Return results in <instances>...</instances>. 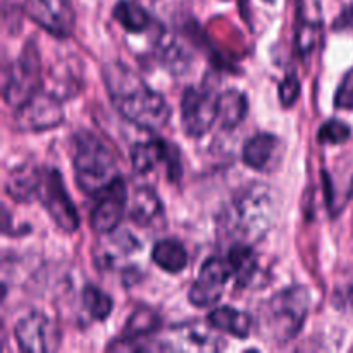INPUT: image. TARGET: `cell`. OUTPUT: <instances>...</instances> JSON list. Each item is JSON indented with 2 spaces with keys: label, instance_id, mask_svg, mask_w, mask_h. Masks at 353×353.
<instances>
[{
  "label": "cell",
  "instance_id": "cell-27",
  "mask_svg": "<svg viewBox=\"0 0 353 353\" xmlns=\"http://www.w3.org/2000/svg\"><path fill=\"white\" fill-rule=\"evenodd\" d=\"M352 130L347 123L340 119H330L321 126L317 140L327 145H343L350 138Z\"/></svg>",
  "mask_w": 353,
  "mask_h": 353
},
{
  "label": "cell",
  "instance_id": "cell-28",
  "mask_svg": "<svg viewBox=\"0 0 353 353\" xmlns=\"http://www.w3.org/2000/svg\"><path fill=\"white\" fill-rule=\"evenodd\" d=\"M321 23L319 21H302L296 30V47L302 55L309 54L317 43V37H319Z\"/></svg>",
  "mask_w": 353,
  "mask_h": 353
},
{
  "label": "cell",
  "instance_id": "cell-25",
  "mask_svg": "<svg viewBox=\"0 0 353 353\" xmlns=\"http://www.w3.org/2000/svg\"><path fill=\"white\" fill-rule=\"evenodd\" d=\"M103 236H107V241L103 243L102 257L100 259H105L109 264L112 261H116V255H130L133 254V252L140 250L141 247L140 241H138L133 234L128 233V231L119 233V231L116 230L109 234H103Z\"/></svg>",
  "mask_w": 353,
  "mask_h": 353
},
{
  "label": "cell",
  "instance_id": "cell-13",
  "mask_svg": "<svg viewBox=\"0 0 353 353\" xmlns=\"http://www.w3.org/2000/svg\"><path fill=\"white\" fill-rule=\"evenodd\" d=\"M128 190L124 179L116 178L99 196L90 214V226L95 233L109 234L117 230L126 210Z\"/></svg>",
  "mask_w": 353,
  "mask_h": 353
},
{
  "label": "cell",
  "instance_id": "cell-26",
  "mask_svg": "<svg viewBox=\"0 0 353 353\" xmlns=\"http://www.w3.org/2000/svg\"><path fill=\"white\" fill-rule=\"evenodd\" d=\"M83 305L90 317L95 321H105L114 309V302L110 295L102 292L93 285H86L83 288Z\"/></svg>",
  "mask_w": 353,
  "mask_h": 353
},
{
  "label": "cell",
  "instance_id": "cell-1",
  "mask_svg": "<svg viewBox=\"0 0 353 353\" xmlns=\"http://www.w3.org/2000/svg\"><path fill=\"white\" fill-rule=\"evenodd\" d=\"M103 83L114 109L137 128L159 131L171 119V107L159 92L152 90L137 72L124 64L103 65Z\"/></svg>",
  "mask_w": 353,
  "mask_h": 353
},
{
  "label": "cell",
  "instance_id": "cell-24",
  "mask_svg": "<svg viewBox=\"0 0 353 353\" xmlns=\"http://www.w3.org/2000/svg\"><path fill=\"white\" fill-rule=\"evenodd\" d=\"M161 326V317L152 309H137L124 324V333L119 341H138L150 336Z\"/></svg>",
  "mask_w": 353,
  "mask_h": 353
},
{
  "label": "cell",
  "instance_id": "cell-4",
  "mask_svg": "<svg viewBox=\"0 0 353 353\" xmlns=\"http://www.w3.org/2000/svg\"><path fill=\"white\" fill-rule=\"evenodd\" d=\"M72 168L79 190L90 196H99L119 178L114 154L90 131H79L72 138Z\"/></svg>",
  "mask_w": 353,
  "mask_h": 353
},
{
  "label": "cell",
  "instance_id": "cell-19",
  "mask_svg": "<svg viewBox=\"0 0 353 353\" xmlns=\"http://www.w3.org/2000/svg\"><path fill=\"white\" fill-rule=\"evenodd\" d=\"M152 261L162 271L169 272V274H178V272L185 271V268L188 265V252L181 241L168 238V240H161L154 245Z\"/></svg>",
  "mask_w": 353,
  "mask_h": 353
},
{
  "label": "cell",
  "instance_id": "cell-12",
  "mask_svg": "<svg viewBox=\"0 0 353 353\" xmlns=\"http://www.w3.org/2000/svg\"><path fill=\"white\" fill-rule=\"evenodd\" d=\"M231 278H233V269H231L228 259L226 261L217 257L209 259L207 262H203L199 278L190 288V303L199 307V309L212 307L214 303L219 302L224 286Z\"/></svg>",
  "mask_w": 353,
  "mask_h": 353
},
{
  "label": "cell",
  "instance_id": "cell-11",
  "mask_svg": "<svg viewBox=\"0 0 353 353\" xmlns=\"http://www.w3.org/2000/svg\"><path fill=\"white\" fill-rule=\"evenodd\" d=\"M216 327L207 323H185L171 327L161 340V348L174 352H217L224 347Z\"/></svg>",
  "mask_w": 353,
  "mask_h": 353
},
{
  "label": "cell",
  "instance_id": "cell-18",
  "mask_svg": "<svg viewBox=\"0 0 353 353\" xmlns=\"http://www.w3.org/2000/svg\"><path fill=\"white\" fill-rule=\"evenodd\" d=\"M164 217V207L152 186H140L130 207V219L141 228H150Z\"/></svg>",
  "mask_w": 353,
  "mask_h": 353
},
{
  "label": "cell",
  "instance_id": "cell-14",
  "mask_svg": "<svg viewBox=\"0 0 353 353\" xmlns=\"http://www.w3.org/2000/svg\"><path fill=\"white\" fill-rule=\"evenodd\" d=\"M161 164L168 165V174L171 181L181 178V161L174 145L164 140L140 141L131 148V165L138 174H147Z\"/></svg>",
  "mask_w": 353,
  "mask_h": 353
},
{
  "label": "cell",
  "instance_id": "cell-2",
  "mask_svg": "<svg viewBox=\"0 0 353 353\" xmlns=\"http://www.w3.org/2000/svg\"><path fill=\"white\" fill-rule=\"evenodd\" d=\"M276 210V195L271 186L252 183L234 193L221 210V236L233 243L252 247L271 231Z\"/></svg>",
  "mask_w": 353,
  "mask_h": 353
},
{
  "label": "cell",
  "instance_id": "cell-6",
  "mask_svg": "<svg viewBox=\"0 0 353 353\" xmlns=\"http://www.w3.org/2000/svg\"><path fill=\"white\" fill-rule=\"evenodd\" d=\"M37 199L47 210L50 219L57 224L64 233H74L79 228V216L65 190L62 176L57 169L41 168L40 186Z\"/></svg>",
  "mask_w": 353,
  "mask_h": 353
},
{
  "label": "cell",
  "instance_id": "cell-5",
  "mask_svg": "<svg viewBox=\"0 0 353 353\" xmlns=\"http://www.w3.org/2000/svg\"><path fill=\"white\" fill-rule=\"evenodd\" d=\"M41 90V59L34 41L24 45L23 52L10 64L3 81V100L19 107Z\"/></svg>",
  "mask_w": 353,
  "mask_h": 353
},
{
  "label": "cell",
  "instance_id": "cell-3",
  "mask_svg": "<svg viewBox=\"0 0 353 353\" xmlns=\"http://www.w3.org/2000/svg\"><path fill=\"white\" fill-rule=\"evenodd\" d=\"M309 309V290L300 285L281 290L261 305L259 331L272 343H288L300 334Z\"/></svg>",
  "mask_w": 353,
  "mask_h": 353
},
{
  "label": "cell",
  "instance_id": "cell-7",
  "mask_svg": "<svg viewBox=\"0 0 353 353\" xmlns=\"http://www.w3.org/2000/svg\"><path fill=\"white\" fill-rule=\"evenodd\" d=\"M62 119H64V110L57 95L40 90L14 109L12 126L21 133H43L61 126Z\"/></svg>",
  "mask_w": 353,
  "mask_h": 353
},
{
  "label": "cell",
  "instance_id": "cell-22",
  "mask_svg": "<svg viewBox=\"0 0 353 353\" xmlns=\"http://www.w3.org/2000/svg\"><path fill=\"white\" fill-rule=\"evenodd\" d=\"M248 112V100L238 90H228L219 95V116L217 121L223 130H234L243 123Z\"/></svg>",
  "mask_w": 353,
  "mask_h": 353
},
{
  "label": "cell",
  "instance_id": "cell-15",
  "mask_svg": "<svg viewBox=\"0 0 353 353\" xmlns=\"http://www.w3.org/2000/svg\"><path fill=\"white\" fill-rule=\"evenodd\" d=\"M283 154V143L278 137L271 133H259L248 138L245 143L243 162L248 168L261 172H269L276 169Z\"/></svg>",
  "mask_w": 353,
  "mask_h": 353
},
{
  "label": "cell",
  "instance_id": "cell-10",
  "mask_svg": "<svg viewBox=\"0 0 353 353\" xmlns=\"http://www.w3.org/2000/svg\"><path fill=\"white\" fill-rule=\"evenodd\" d=\"M23 10L34 24L57 38L71 37L76 12L71 0H24Z\"/></svg>",
  "mask_w": 353,
  "mask_h": 353
},
{
  "label": "cell",
  "instance_id": "cell-23",
  "mask_svg": "<svg viewBox=\"0 0 353 353\" xmlns=\"http://www.w3.org/2000/svg\"><path fill=\"white\" fill-rule=\"evenodd\" d=\"M228 262L233 269V278L238 286H247L257 272V259L250 245L234 243L228 254Z\"/></svg>",
  "mask_w": 353,
  "mask_h": 353
},
{
  "label": "cell",
  "instance_id": "cell-8",
  "mask_svg": "<svg viewBox=\"0 0 353 353\" xmlns=\"http://www.w3.org/2000/svg\"><path fill=\"white\" fill-rule=\"evenodd\" d=\"M219 116V95L207 86H188L181 97V126L186 137L200 138Z\"/></svg>",
  "mask_w": 353,
  "mask_h": 353
},
{
  "label": "cell",
  "instance_id": "cell-32",
  "mask_svg": "<svg viewBox=\"0 0 353 353\" xmlns=\"http://www.w3.org/2000/svg\"><path fill=\"white\" fill-rule=\"evenodd\" d=\"M265 2H268V3H274L276 0H265Z\"/></svg>",
  "mask_w": 353,
  "mask_h": 353
},
{
  "label": "cell",
  "instance_id": "cell-20",
  "mask_svg": "<svg viewBox=\"0 0 353 353\" xmlns=\"http://www.w3.org/2000/svg\"><path fill=\"white\" fill-rule=\"evenodd\" d=\"M210 324L216 327L217 331L236 336L240 340L248 338L252 331V317L247 312L233 309V307H217L207 317Z\"/></svg>",
  "mask_w": 353,
  "mask_h": 353
},
{
  "label": "cell",
  "instance_id": "cell-30",
  "mask_svg": "<svg viewBox=\"0 0 353 353\" xmlns=\"http://www.w3.org/2000/svg\"><path fill=\"white\" fill-rule=\"evenodd\" d=\"M336 109H353V68L345 74L336 95H334Z\"/></svg>",
  "mask_w": 353,
  "mask_h": 353
},
{
  "label": "cell",
  "instance_id": "cell-31",
  "mask_svg": "<svg viewBox=\"0 0 353 353\" xmlns=\"http://www.w3.org/2000/svg\"><path fill=\"white\" fill-rule=\"evenodd\" d=\"M336 30H353V7H348L336 19Z\"/></svg>",
  "mask_w": 353,
  "mask_h": 353
},
{
  "label": "cell",
  "instance_id": "cell-17",
  "mask_svg": "<svg viewBox=\"0 0 353 353\" xmlns=\"http://www.w3.org/2000/svg\"><path fill=\"white\" fill-rule=\"evenodd\" d=\"M41 168H33L30 164H24L10 171L6 179V193L12 200L19 203H30L31 200H37L38 186H40Z\"/></svg>",
  "mask_w": 353,
  "mask_h": 353
},
{
  "label": "cell",
  "instance_id": "cell-9",
  "mask_svg": "<svg viewBox=\"0 0 353 353\" xmlns=\"http://www.w3.org/2000/svg\"><path fill=\"white\" fill-rule=\"evenodd\" d=\"M14 336L23 352L52 353L61 347L62 334L57 324L43 312H30L17 321Z\"/></svg>",
  "mask_w": 353,
  "mask_h": 353
},
{
  "label": "cell",
  "instance_id": "cell-29",
  "mask_svg": "<svg viewBox=\"0 0 353 353\" xmlns=\"http://www.w3.org/2000/svg\"><path fill=\"white\" fill-rule=\"evenodd\" d=\"M300 90H302V85H300V79L296 78L295 72L286 74L285 79L279 83V100H281L283 105L292 107L299 100Z\"/></svg>",
  "mask_w": 353,
  "mask_h": 353
},
{
  "label": "cell",
  "instance_id": "cell-16",
  "mask_svg": "<svg viewBox=\"0 0 353 353\" xmlns=\"http://www.w3.org/2000/svg\"><path fill=\"white\" fill-rule=\"evenodd\" d=\"M155 55L159 62L172 74H183L190 69L193 61L192 52L178 37L161 33L155 43Z\"/></svg>",
  "mask_w": 353,
  "mask_h": 353
},
{
  "label": "cell",
  "instance_id": "cell-21",
  "mask_svg": "<svg viewBox=\"0 0 353 353\" xmlns=\"http://www.w3.org/2000/svg\"><path fill=\"white\" fill-rule=\"evenodd\" d=\"M112 16L128 33H143L154 26V17L147 12V9H143L140 3L133 2V0L117 2Z\"/></svg>",
  "mask_w": 353,
  "mask_h": 353
}]
</instances>
